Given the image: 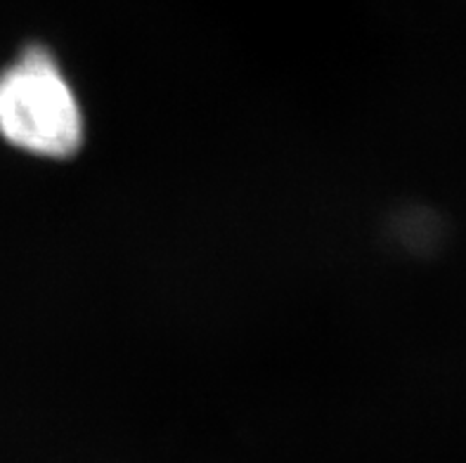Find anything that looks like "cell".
Masks as SVG:
<instances>
[{
	"label": "cell",
	"instance_id": "cell-1",
	"mask_svg": "<svg viewBox=\"0 0 466 463\" xmlns=\"http://www.w3.org/2000/svg\"><path fill=\"white\" fill-rule=\"evenodd\" d=\"M0 136L41 156H69L83 140L76 95L43 50L26 53L0 76Z\"/></svg>",
	"mask_w": 466,
	"mask_h": 463
}]
</instances>
